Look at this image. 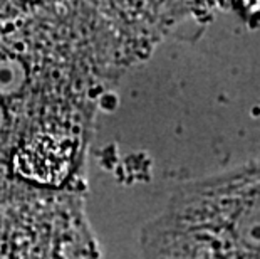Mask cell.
Segmentation results:
<instances>
[{
    "label": "cell",
    "mask_w": 260,
    "mask_h": 259,
    "mask_svg": "<svg viewBox=\"0 0 260 259\" xmlns=\"http://www.w3.org/2000/svg\"><path fill=\"white\" fill-rule=\"evenodd\" d=\"M0 259H99L81 190L32 194L4 204Z\"/></svg>",
    "instance_id": "3957f363"
},
{
    "label": "cell",
    "mask_w": 260,
    "mask_h": 259,
    "mask_svg": "<svg viewBox=\"0 0 260 259\" xmlns=\"http://www.w3.org/2000/svg\"><path fill=\"white\" fill-rule=\"evenodd\" d=\"M140 241L145 259H260V162L181 185Z\"/></svg>",
    "instance_id": "7a4b0ae2"
},
{
    "label": "cell",
    "mask_w": 260,
    "mask_h": 259,
    "mask_svg": "<svg viewBox=\"0 0 260 259\" xmlns=\"http://www.w3.org/2000/svg\"><path fill=\"white\" fill-rule=\"evenodd\" d=\"M173 27L165 4H0V207L79 190L99 100Z\"/></svg>",
    "instance_id": "6da1fadb"
}]
</instances>
